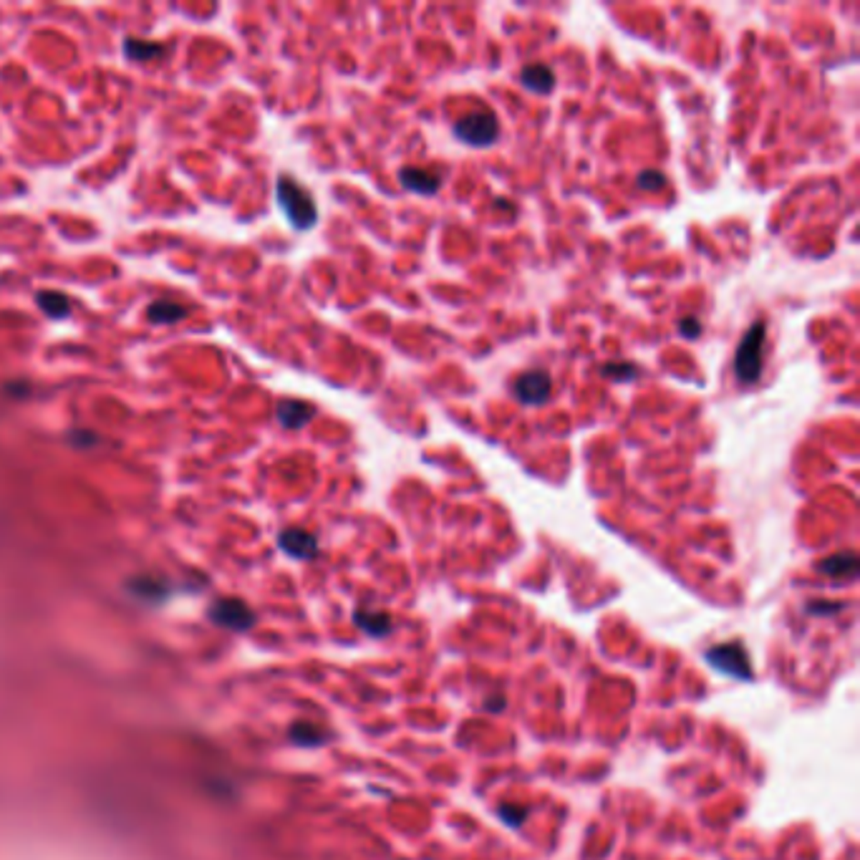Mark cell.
Returning <instances> with one entry per match:
<instances>
[{"label":"cell","instance_id":"ba28073f","mask_svg":"<svg viewBox=\"0 0 860 860\" xmlns=\"http://www.w3.org/2000/svg\"><path fill=\"white\" fill-rule=\"evenodd\" d=\"M313 416H316V406L313 404L301 402V399H285V402L278 404V422L285 429H301Z\"/></svg>","mask_w":860,"mask_h":860},{"label":"cell","instance_id":"5bb4252c","mask_svg":"<svg viewBox=\"0 0 860 860\" xmlns=\"http://www.w3.org/2000/svg\"><path fill=\"white\" fill-rule=\"evenodd\" d=\"M356 623H359L361 629L369 633V636H386V633L392 631V619H389L386 613H366V610H359V613H356Z\"/></svg>","mask_w":860,"mask_h":860},{"label":"cell","instance_id":"ffe728a7","mask_svg":"<svg viewBox=\"0 0 860 860\" xmlns=\"http://www.w3.org/2000/svg\"><path fill=\"white\" fill-rule=\"evenodd\" d=\"M68 439H71V442H77V446H78V442H94V445L98 442L97 436L87 435V432H84V435H81V432H71V435H68Z\"/></svg>","mask_w":860,"mask_h":860},{"label":"cell","instance_id":"7a4b0ae2","mask_svg":"<svg viewBox=\"0 0 860 860\" xmlns=\"http://www.w3.org/2000/svg\"><path fill=\"white\" fill-rule=\"evenodd\" d=\"M764 346H767V323L754 321L744 331L740 346L734 351V374L744 386L760 382L764 369Z\"/></svg>","mask_w":860,"mask_h":860},{"label":"cell","instance_id":"7c38bea8","mask_svg":"<svg viewBox=\"0 0 860 860\" xmlns=\"http://www.w3.org/2000/svg\"><path fill=\"white\" fill-rule=\"evenodd\" d=\"M187 316V308L179 303H172V301H157L147 308V318H149V323H177L179 318Z\"/></svg>","mask_w":860,"mask_h":860},{"label":"cell","instance_id":"30bf717a","mask_svg":"<svg viewBox=\"0 0 860 860\" xmlns=\"http://www.w3.org/2000/svg\"><path fill=\"white\" fill-rule=\"evenodd\" d=\"M281 545L295 558H313L318 550L316 538L311 533H305V530H285L281 535Z\"/></svg>","mask_w":860,"mask_h":860},{"label":"cell","instance_id":"4fadbf2b","mask_svg":"<svg viewBox=\"0 0 860 860\" xmlns=\"http://www.w3.org/2000/svg\"><path fill=\"white\" fill-rule=\"evenodd\" d=\"M38 308L48 313L51 318H64L71 313V301L64 293H56V291H44V293L36 295Z\"/></svg>","mask_w":860,"mask_h":860},{"label":"cell","instance_id":"d6986e66","mask_svg":"<svg viewBox=\"0 0 860 860\" xmlns=\"http://www.w3.org/2000/svg\"><path fill=\"white\" fill-rule=\"evenodd\" d=\"M679 333L684 338H697L701 336V321L694 316H686L679 321Z\"/></svg>","mask_w":860,"mask_h":860},{"label":"cell","instance_id":"e0dca14e","mask_svg":"<svg viewBox=\"0 0 860 860\" xmlns=\"http://www.w3.org/2000/svg\"><path fill=\"white\" fill-rule=\"evenodd\" d=\"M600 374H603V376H613V379H619V382H631L639 371H636L633 363H626V361H623V363H616V361H613V363H603V366H600Z\"/></svg>","mask_w":860,"mask_h":860},{"label":"cell","instance_id":"ac0fdd59","mask_svg":"<svg viewBox=\"0 0 860 860\" xmlns=\"http://www.w3.org/2000/svg\"><path fill=\"white\" fill-rule=\"evenodd\" d=\"M636 182H639V187H641V189H649V192H653V189H661V187L666 185V177L661 175V172H656V169H646V172H641V175H639V179H636Z\"/></svg>","mask_w":860,"mask_h":860},{"label":"cell","instance_id":"8fae6325","mask_svg":"<svg viewBox=\"0 0 860 860\" xmlns=\"http://www.w3.org/2000/svg\"><path fill=\"white\" fill-rule=\"evenodd\" d=\"M820 570L830 578H853L858 570V558L853 553H835V556L820 560Z\"/></svg>","mask_w":860,"mask_h":860},{"label":"cell","instance_id":"2e32d148","mask_svg":"<svg viewBox=\"0 0 860 860\" xmlns=\"http://www.w3.org/2000/svg\"><path fill=\"white\" fill-rule=\"evenodd\" d=\"M527 807L525 805H515V803H502L497 807V817H500L505 825H510V828H523L525 820H527Z\"/></svg>","mask_w":860,"mask_h":860},{"label":"cell","instance_id":"8992f818","mask_svg":"<svg viewBox=\"0 0 860 860\" xmlns=\"http://www.w3.org/2000/svg\"><path fill=\"white\" fill-rule=\"evenodd\" d=\"M512 392L515 396L525 404V406H538V404L548 402V396L553 392V379L550 374L543 369H533L520 374L515 384H512Z\"/></svg>","mask_w":860,"mask_h":860},{"label":"cell","instance_id":"5b68a950","mask_svg":"<svg viewBox=\"0 0 860 860\" xmlns=\"http://www.w3.org/2000/svg\"><path fill=\"white\" fill-rule=\"evenodd\" d=\"M500 134L497 117L490 111H472L455 124V137L469 147H490Z\"/></svg>","mask_w":860,"mask_h":860},{"label":"cell","instance_id":"3957f363","mask_svg":"<svg viewBox=\"0 0 860 860\" xmlns=\"http://www.w3.org/2000/svg\"><path fill=\"white\" fill-rule=\"evenodd\" d=\"M275 195H278V202H281V208H283V212L288 215L295 230L313 228V222L318 220V210L313 197H311V192L305 187L298 185L293 177L283 175L278 179Z\"/></svg>","mask_w":860,"mask_h":860},{"label":"cell","instance_id":"277c9868","mask_svg":"<svg viewBox=\"0 0 860 860\" xmlns=\"http://www.w3.org/2000/svg\"><path fill=\"white\" fill-rule=\"evenodd\" d=\"M707 661L722 674L732 676V679H742V681H750L752 679V664L750 653L744 649V643L740 641H727L717 643L707 651Z\"/></svg>","mask_w":860,"mask_h":860},{"label":"cell","instance_id":"44dd1931","mask_svg":"<svg viewBox=\"0 0 860 860\" xmlns=\"http://www.w3.org/2000/svg\"><path fill=\"white\" fill-rule=\"evenodd\" d=\"M505 707V699H492L490 704H487V709H502Z\"/></svg>","mask_w":860,"mask_h":860},{"label":"cell","instance_id":"9a60e30c","mask_svg":"<svg viewBox=\"0 0 860 860\" xmlns=\"http://www.w3.org/2000/svg\"><path fill=\"white\" fill-rule=\"evenodd\" d=\"M162 51L164 48L159 44L139 41V38H127V44H124V54L129 56L131 61H149V58L159 56Z\"/></svg>","mask_w":860,"mask_h":860},{"label":"cell","instance_id":"52a82bcc","mask_svg":"<svg viewBox=\"0 0 860 860\" xmlns=\"http://www.w3.org/2000/svg\"><path fill=\"white\" fill-rule=\"evenodd\" d=\"M399 182H402L404 189L416 192V195H435L442 187L439 175L429 172V169H422V167H404L399 172Z\"/></svg>","mask_w":860,"mask_h":860},{"label":"cell","instance_id":"9c48e42d","mask_svg":"<svg viewBox=\"0 0 860 860\" xmlns=\"http://www.w3.org/2000/svg\"><path fill=\"white\" fill-rule=\"evenodd\" d=\"M520 84H523L527 91H533V94H550L553 87H556V77H553L550 66L530 64L523 68Z\"/></svg>","mask_w":860,"mask_h":860},{"label":"cell","instance_id":"6da1fadb","mask_svg":"<svg viewBox=\"0 0 860 860\" xmlns=\"http://www.w3.org/2000/svg\"><path fill=\"white\" fill-rule=\"evenodd\" d=\"M0 860H104L84 848L56 840H11L0 843Z\"/></svg>","mask_w":860,"mask_h":860}]
</instances>
